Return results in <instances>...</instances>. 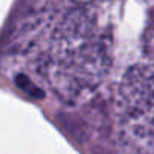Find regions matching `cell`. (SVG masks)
Wrapping results in <instances>:
<instances>
[{
  "mask_svg": "<svg viewBox=\"0 0 154 154\" xmlns=\"http://www.w3.org/2000/svg\"><path fill=\"white\" fill-rule=\"evenodd\" d=\"M15 82H17V85L23 90V91H26V93H29L30 96H33V97H36V99H41V97H44V93H42V90L41 88H38L27 76H24V75H18L17 78H15Z\"/></svg>",
  "mask_w": 154,
  "mask_h": 154,
  "instance_id": "cell-1",
  "label": "cell"
},
{
  "mask_svg": "<svg viewBox=\"0 0 154 154\" xmlns=\"http://www.w3.org/2000/svg\"><path fill=\"white\" fill-rule=\"evenodd\" d=\"M144 48L148 55L154 57V26H150L144 36Z\"/></svg>",
  "mask_w": 154,
  "mask_h": 154,
  "instance_id": "cell-2",
  "label": "cell"
}]
</instances>
